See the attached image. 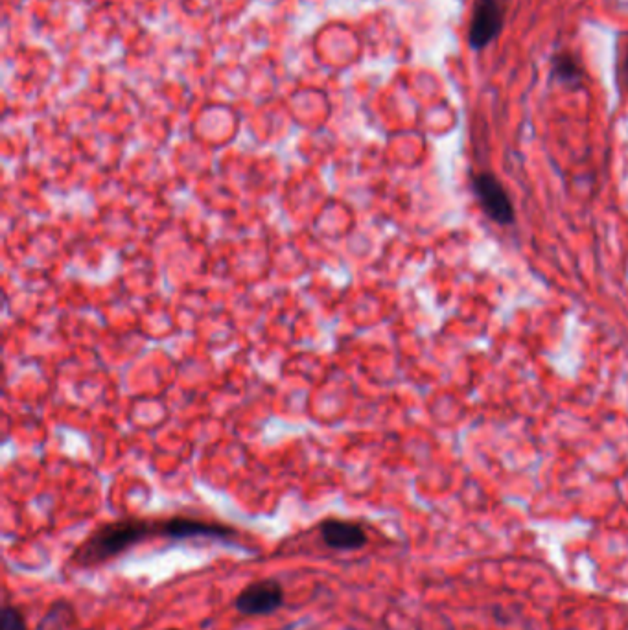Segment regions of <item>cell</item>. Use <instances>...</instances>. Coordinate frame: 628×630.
<instances>
[{"mask_svg": "<svg viewBox=\"0 0 628 630\" xmlns=\"http://www.w3.org/2000/svg\"><path fill=\"white\" fill-rule=\"evenodd\" d=\"M234 537L233 527L212 524L194 518H170V520H120L105 524L83 542L72 560L80 566H96L115 559L128 549L139 546L152 538H218Z\"/></svg>", "mask_w": 628, "mask_h": 630, "instance_id": "obj_1", "label": "cell"}, {"mask_svg": "<svg viewBox=\"0 0 628 630\" xmlns=\"http://www.w3.org/2000/svg\"><path fill=\"white\" fill-rule=\"evenodd\" d=\"M286 594L279 581L275 579H260L255 583L247 584L240 594L234 599V608L238 614L247 618H260L271 616L277 610L284 607Z\"/></svg>", "mask_w": 628, "mask_h": 630, "instance_id": "obj_2", "label": "cell"}, {"mask_svg": "<svg viewBox=\"0 0 628 630\" xmlns=\"http://www.w3.org/2000/svg\"><path fill=\"white\" fill-rule=\"evenodd\" d=\"M472 188L483 212L498 225H511L514 220V207L507 190L498 177L492 174H479L472 181Z\"/></svg>", "mask_w": 628, "mask_h": 630, "instance_id": "obj_3", "label": "cell"}, {"mask_svg": "<svg viewBox=\"0 0 628 630\" xmlns=\"http://www.w3.org/2000/svg\"><path fill=\"white\" fill-rule=\"evenodd\" d=\"M319 535L325 542L326 548L336 549V551H356L365 548L369 537L365 529L356 522L338 520V518H328L319 524Z\"/></svg>", "mask_w": 628, "mask_h": 630, "instance_id": "obj_4", "label": "cell"}, {"mask_svg": "<svg viewBox=\"0 0 628 630\" xmlns=\"http://www.w3.org/2000/svg\"><path fill=\"white\" fill-rule=\"evenodd\" d=\"M503 15H501L498 0H477L468 41L472 48L481 50L487 47L490 41L500 34Z\"/></svg>", "mask_w": 628, "mask_h": 630, "instance_id": "obj_5", "label": "cell"}, {"mask_svg": "<svg viewBox=\"0 0 628 630\" xmlns=\"http://www.w3.org/2000/svg\"><path fill=\"white\" fill-rule=\"evenodd\" d=\"M0 630H28L21 610L13 605H4L0 612Z\"/></svg>", "mask_w": 628, "mask_h": 630, "instance_id": "obj_6", "label": "cell"}, {"mask_svg": "<svg viewBox=\"0 0 628 630\" xmlns=\"http://www.w3.org/2000/svg\"><path fill=\"white\" fill-rule=\"evenodd\" d=\"M627 69H628V59H627Z\"/></svg>", "mask_w": 628, "mask_h": 630, "instance_id": "obj_7", "label": "cell"}, {"mask_svg": "<svg viewBox=\"0 0 628 630\" xmlns=\"http://www.w3.org/2000/svg\"><path fill=\"white\" fill-rule=\"evenodd\" d=\"M168 630H177V629H168Z\"/></svg>", "mask_w": 628, "mask_h": 630, "instance_id": "obj_8", "label": "cell"}]
</instances>
